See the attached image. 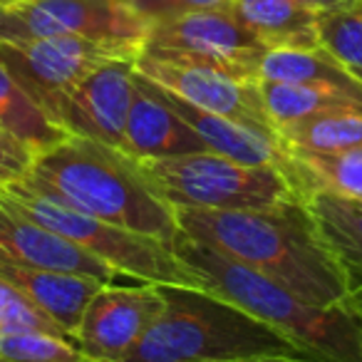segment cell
Instances as JSON below:
<instances>
[{
  "instance_id": "obj_1",
  "label": "cell",
  "mask_w": 362,
  "mask_h": 362,
  "mask_svg": "<svg viewBox=\"0 0 362 362\" xmlns=\"http://www.w3.org/2000/svg\"><path fill=\"white\" fill-rule=\"evenodd\" d=\"M179 231L228 256L317 308L347 303L340 266L303 202L268 209H174Z\"/></svg>"
},
{
  "instance_id": "obj_2",
  "label": "cell",
  "mask_w": 362,
  "mask_h": 362,
  "mask_svg": "<svg viewBox=\"0 0 362 362\" xmlns=\"http://www.w3.org/2000/svg\"><path fill=\"white\" fill-rule=\"evenodd\" d=\"M28 187L77 211L164 243L179 236L174 206L151 189L139 161L102 141L65 136L35 156Z\"/></svg>"
},
{
  "instance_id": "obj_3",
  "label": "cell",
  "mask_w": 362,
  "mask_h": 362,
  "mask_svg": "<svg viewBox=\"0 0 362 362\" xmlns=\"http://www.w3.org/2000/svg\"><path fill=\"white\" fill-rule=\"evenodd\" d=\"M164 313L124 362H238L253 357H315L281 330L202 288L159 286ZM320 360V357H317Z\"/></svg>"
},
{
  "instance_id": "obj_4",
  "label": "cell",
  "mask_w": 362,
  "mask_h": 362,
  "mask_svg": "<svg viewBox=\"0 0 362 362\" xmlns=\"http://www.w3.org/2000/svg\"><path fill=\"white\" fill-rule=\"evenodd\" d=\"M174 253L206 281V291L231 300L325 362H362V317L347 305L317 308L253 268L211 251L179 231Z\"/></svg>"
},
{
  "instance_id": "obj_5",
  "label": "cell",
  "mask_w": 362,
  "mask_h": 362,
  "mask_svg": "<svg viewBox=\"0 0 362 362\" xmlns=\"http://www.w3.org/2000/svg\"><path fill=\"white\" fill-rule=\"evenodd\" d=\"M0 202H6L30 221L50 228L57 236L67 238L122 276H129L139 283H151V286H181L206 291V281L181 261L169 243L159 238L127 231L95 216H87L67 204L30 189L25 181H13L0 187Z\"/></svg>"
},
{
  "instance_id": "obj_6",
  "label": "cell",
  "mask_w": 362,
  "mask_h": 362,
  "mask_svg": "<svg viewBox=\"0 0 362 362\" xmlns=\"http://www.w3.org/2000/svg\"><path fill=\"white\" fill-rule=\"evenodd\" d=\"M146 181L174 209H268L300 202L278 166H248L214 151L139 161Z\"/></svg>"
},
{
  "instance_id": "obj_7",
  "label": "cell",
  "mask_w": 362,
  "mask_h": 362,
  "mask_svg": "<svg viewBox=\"0 0 362 362\" xmlns=\"http://www.w3.org/2000/svg\"><path fill=\"white\" fill-rule=\"evenodd\" d=\"M75 35L139 57L149 23L122 0H11L0 3V42Z\"/></svg>"
},
{
  "instance_id": "obj_8",
  "label": "cell",
  "mask_w": 362,
  "mask_h": 362,
  "mask_svg": "<svg viewBox=\"0 0 362 362\" xmlns=\"http://www.w3.org/2000/svg\"><path fill=\"white\" fill-rule=\"evenodd\" d=\"M141 52L161 60L199 62L241 80H256L258 62L268 47L226 8H218L151 23Z\"/></svg>"
},
{
  "instance_id": "obj_9",
  "label": "cell",
  "mask_w": 362,
  "mask_h": 362,
  "mask_svg": "<svg viewBox=\"0 0 362 362\" xmlns=\"http://www.w3.org/2000/svg\"><path fill=\"white\" fill-rule=\"evenodd\" d=\"M112 57L136 60L115 47L75 35L40 37L25 42H0V65L28 97L55 122V115L77 82Z\"/></svg>"
},
{
  "instance_id": "obj_10",
  "label": "cell",
  "mask_w": 362,
  "mask_h": 362,
  "mask_svg": "<svg viewBox=\"0 0 362 362\" xmlns=\"http://www.w3.org/2000/svg\"><path fill=\"white\" fill-rule=\"evenodd\" d=\"M134 70L144 80L154 82L156 87L171 92L174 97L199 110L228 117V119L278 136L266 115L256 80H241L216 67L187 60H161V57H151L144 52H139V57L134 60Z\"/></svg>"
},
{
  "instance_id": "obj_11",
  "label": "cell",
  "mask_w": 362,
  "mask_h": 362,
  "mask_svg": "<svg viewBox=\"0 0 362 362\" xmlns=\"http://www.w3.org/2000/svg\"><path fill=\"white\" fill-rule=\"evenodd\" d=\"M159 286H115L102 283L90 298L77 327L75 342L87 360L124 362L132 347L164 313Z\"/></svg>"
},
{
  "instance_id": "obj_12",
  "label": "cell",
  "mask_w": 362,
  "mask_h": 362,
  "mask_svg": "<svg viewBox=\"0 0 362 362\" xmlns=\"http://www.w3.org/2000/svg\"><path fill=\"white\" fill-rule=\"evenodd\" d=\"M134 87V60L112 57L100 62L65 97L55 115V124L70 136L122 149Z\"/></svg>"
},
{
  "instance_id": "obj_13",
  "label": "cell",
  "mask_w": 362,
  "mask_h": 362,
  "mask_svg": "<svg viewBox=\"0 0 362 362\" xmlns=\"http://www.w3.org/2000/svg\"><path fill=\"white\" fill-rule=\"evenodd\" d=\"M0 263L77 273L100 283H115V278L119 276L115 268L97 261L95 256L52 233L50 228L30 221L6 202H0Z\"/></svg>"
},
{
  "instance_id": "obj_14",
  "label": "cell",
  "mask_w": 362,
  "mask_h": 362,
  "mask_svg": "<svg viewBox=\"0 0 362 362\" xmlns=\"http://www.w3.org/2000/svg\"><path fill=\"white\" fill-rule=\"evenodd\" d=\"M134 97L127 115L122 151L136 161L164 159V156L209 151L199 134L164 105L149 87V82L134 70Z\"/></svg>"
},
{
  "instance_id": "obj_15",
  "label": "cell",
  "mask_w": 362,
  "mask_h": 362,
  "mask_svg": "<svg viewBox=\"0 0 362 362\" xmlns=\"http://www.w3.org/2000/svg\"><path fill=\"white\" fill-rule=\"evenodd\" d=\"M149 87L169 110H174L181 119L197 132L199 139L206 144L209 151L228 156V159L241 161V164L248 166H278V169H283L286 146L281 144L278 136L266 134L261 129H253V127L241 124L236 119H228V117H218L206 110H199V107L174 97L171 92L156 87L154 82H149Z\"/></svg>"
},
{
  "instance_id": "obj_16",
  "label": "cell",
  "mask_w": 362,
  "mask_h": 362,
  "mask_svg": "<svg viewBox=\"0 0 362 362\" xmlns=\"http://www.w3.org/2000/svg\"><path fill=\"white\" fill-rule=\"evenodd\" d=\"M0 281L16 288L37 310L55 320L57 327L72 340L77 335L87 303L102 286L95 278L77 276V273L13 266V263H0Z\"/></svg>"
},
{
  "instance_id": "obj_17",
  "label": "cell",
  "mask_w": 362,
  "mask_h": 362,
  "mask_svg": "<svg viewBox=\"0 0 362 362\" xmlns=\"http://www.w3.org/2000/svg\"><path fill=\"white\" fill-rule=\"evenodd\" d=\"M300 202L325 248L340 266L347 293L362 286V199L332 192H308Z\"/></svg>"
},
{
  "instance_id": "obj_18",
  "label": "cell",
  "mask_w": 362,
  "mask_h": 362,
  "mask_svg": "<svg viewBox=\"0 0 362 362\" xmlns=\"http://www.w3.org/2000/svg\"><path fill=\"white\" fill-rule=\"evenodd\" d=\"M226 11L268 50L320 47L317 11L300 0H231Z\"/></svg>"
},
{
  "instance_id": "obj_19",
  "label": "cell",
  "mask_w": 362,
  "mask_h": 362,
  "mask_svg": "<svg viewBox=\"0 0 362 362\" xmlns=\"http://www.w3.org/2000/svg\"><path fill=\"white\" fill-rule=\"evenodd\" d=\"M263 107L273 129L327 112H362V87H337L322 82H258Z\"/></svg>"
},
{
  "instance_id": "obj_20",
  "label": "cell",
  "mask_w": 362,
  "mask_h": 362,
  "mask_svg": "<svg viewBox=\"0 0 362 362\" xmlns=\"http://www.w3.org/2000/svg\"><path fill=\"white\" fill-rule=\"evenodd\" d=\"M283 174L298 197L308 192H332L362 199V149L350 151H296L286 149Z\"/></svg>"
},
{
  "instance_id": "obj_21",
  "label": "cell",
  "mask_w": 362,
  "mask_h": 362,
  "mask_svg": "<svg viewBox=\"0 0 362 362\" xmlns=\"http://www.w3.org/2000/svg\"><path fill=\"white\" fill-rule=\"evenodd\" d=\"M258 82H322L337 87H362L355 75L345 70L322 47L310 50H268L256 70Z\"/></svg>"
},
{
  "instance_id": "obj_22",
  "label": "cell",
  "mask_w": 362,
  "mask_h": 362,
  "mask_svg": "<svg viewBox=\"0 0 362 362\" xmlns=\"http://www.w3.org/2000/svg\"><path fill=\"white\" fill-rule=\"evenodd\" d=\"M0 127L30 146L35 154H42L70 136L23 92V87L8 75L3 65H0Z\"/></svg>"
},
{
  "instance_id": "obj_23",
  "label": "cell",
  "mask_w": 362,
  "mask_h": 362,
  "mask_svg": "<svg viewBox=\"0 0 362 362\" xmlns=\"http://www.w3.org/2000/svg\"><path fill=\"white\" fill-rule=\"evenodd\" d=\"M286 149L350 151L362 149V112H327L298 119L278 129Z\"/></svg>"
},
{
  "instance_id": "obj_24",
  "label": "cell",
  "mask_w": 362,
  "mask_h": 362,
  "mask_svg": "<svg viewBox=\"0 0 362 362\" xmlns=\"http://www.w3.org/2000/svg\"><path fill=\"white\" fill-rule=\"evenodd\" d=\"M317 37L350 75L362 82V3L352 0L345 6L317 13Z\"/></svg>"
},
{
  "instance_id": "obj_25",
  "label": "cell",
  "mask_w": 362,
  "mask_h": 362,
  "mask_svg": "<svg viewBox=\"0 0 362 362\" xmlns=\"http://www.w3.org/2000/svg\"><path fill=\"white\" fill-rule=\"evenodd\" d=\"M3 362H87L75 340L40 330H0Z\"/></svg>"
},
{
  "instance_id": "obj_26",
  "label": "cell",
  "mask_w": 362,
  "mask_h": 362,
  "mask_svg": "<svg viewBox=\"0 0 362 362\" xmlns=\"http://www.w3.org/2000/svg\"><path fill=\"white\" fill-rule=\"evenodd\" d=\"M124 6H129L136 16H141L146 23L166 21V18L184 16V13H197V11H218V8H228L231 0H122Z\"/></svg>"
},
{
  "instance_id": "obj_27",
  "label": "cell",
  "mask_w": 362,
  "mask_h": 362,
  "mask_svg": "<svg viewBox=\"0 0 362 362\" xmlns=\"http://www.w3.org/2000/svg\"><path fill=\"white\" fill-rule=\"evenodd\" d=\"M35 151L28 144H23L18 136H13L8 129L0 127V184H13L28 176L33 161H35Z\"/></svg>"
},
{
  "instance_id": "obj_28",
  "label": "cell",
  "mask_w": 362,
  "mask_h": 362,
  "mask_svg": "<svg viewBox=\"0 0 362 362\" xmlns=\"http://www.w3.org/2000/svg\"><path fill=\"white\" fill-rule=\"evenodd\" d=\"M300 3H305L308 8H313V11H330V8H337V6H345V3H352V0H300Z\"/></svg>"
},
{
  "instance_id": "obj_29",
  "label": "cell",
  "mask_w": 362,
  "mask_h": 362,
  "mask_svg": "<svg viewBox=\"0 0 362 362\" xmlns=\"http://www.w3.org/2000/svg\"><path fill=\"white\" fill-rule=\"evenodd\" d=\"M238 362H325L317 357H253V360H238Z\"/></svg>"
},
{
  "instance_id": "obj_30",
  "label": "cell",
  "mask_w": 362,
  "mask_h": 362,
  "mask_svg": "<svg viewBox=\"0 0 362 362\" xmlns=\"http://www.w3.org/2000/svg\"><path fill=\"white\" fill-rule=\"evenodd\" d=\"M345 305L350 308L352 313H357V315L362 317V286L352 288V291L347 293V303H345Z\"/></svg>"
},
{
  "instance_id": "obj_31",
  "label": "cell",
  "mask_w": 362,
  "mask_h": 362,
  "mask_svg": "<svg viewBox=\"0 0 362 362\" xmlns=\"http://www.w3.org/2000/svg\"><path fill=\"white\" fill-rule=\"evenodd\" d=\"M87 362H107V360H87Z\"/></svg>"
},
{
  "instance_id": "obj_32",
  "label": "cell",
  "mask_w": 362,
  "mask_h": 362,
  "mask_svg": "<svg viewBox=\"0 0 362 362\" xmlns=\"http://www.w3.org/2000/svg\"><path fill=\"white\" fill-rule=\"evenodd\" d=\"M0 3H11V0H0Z\"/></svg>"
},
{
  "instance_id": "obj_33",
  "label": "cell",
  "mask_w": 362,
  "mask_h": 362,
  "mask_svg": "<svg viewBox=\"0 0 362 362\" xmlns=\"http://www.w3.org/2000/svg\"><path fill=\"white\" fill-rule=\"evenodd\" d=\"M0 187H3V184H0Z\"/></svg>"
},
{
  "instance_id": "obj_34",
  "label": "cell",
  "mask_w": 362,
  "mask_h": 362,
  "mask_svg": "<svg viewBox=\"0 0 362 362\" xmlns=\"http://www.w3.org/2000/svg\"><path fill=\"white\" fill-rule=\"evenodd\" d=\"M360 3H362V0H360Z\"/></svg>"
},
{
  "instance_id": "obj_35",
  "label": "cell",
  "mask_w": 362,
  "mask_h": 362,
  "mask_svg": "<svg viewBox=\"0 0 362 362\" xmlns=\"http://www.w3.org/2000/svg\"><path fill=\"white\" fill-rule=\"evenodd\" d=\"M0 362H3V360H0Z\"/></svg>"
}]
</instances>
